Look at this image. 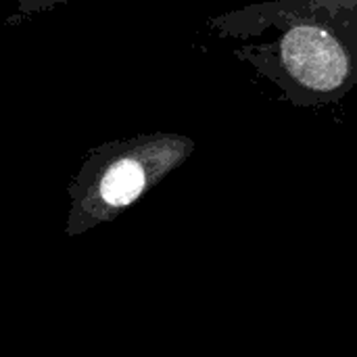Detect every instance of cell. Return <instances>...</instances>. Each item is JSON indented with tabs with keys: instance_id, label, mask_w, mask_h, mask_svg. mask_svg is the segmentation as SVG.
I'll list each match as a JSON object with an SVG mask.
<instances>
[{
	"instance_id": "obj_1",
	"label": "cell",
	"mask_w": 357,
	"mask_h": 357,
	"mask_svg": "<svg viewBox=\"0 0 357 357\" xmlns=\"http://www.w3.org/2000/svg\"><path fill=\"white\" fill-rule=\"evenodd\" d=\"M220 36L278 31L236 54L295 107L343 100L357 86V0H264L211 19Z\"/></svg>"
},
{
	"instance_id": "obj_2",
	"label": "cell",
	"mask_w": 357,
	"mask_h": 357,
	"mask_svg": "<svg viewBox=\"0 0 357 357\" xmlns=\"http://www.w3.org/2000/svg\"><path fill=\"white\" fill-rule=\"evenodd\" d=\"M195 140L174 132L136 134L88 149L69 186L71 226L86 228L136 203L155 182L180 165Z\"/></svg>"
},
{
	"instance_id": "obj_3",
	"label": "cell",
	"mask_w": 357,
	"mask_h": 357,
	"mask_svg": "<svg viewBox=\"0 0 357 357\" xmlns=\"http://www.w3.org/2000/svg\"><path fill=\"white\" fill-rule=\"evenodd\" d=\"M67 2H71V0H17V6H15V10L4 19V25H8V27H19V25H23V23L36 19L38 15L48 13V10H52L54 6L67 4Z\"/></svg>"
}]
</instances>
